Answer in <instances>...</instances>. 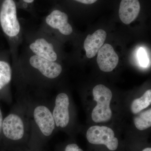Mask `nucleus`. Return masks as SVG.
Instances as JSON below:
<instances>
[{"label":"nucleus","mask_w":151,"mask_h":151,"mask_svg":"<svg viewBox=\"0 0 151 151\" xmlns=\"http://www.w3.org/2000/svg\"><path fill=\"white\" fill-rule=\"evenodd\" d=\"M92 94L97 102L92 112V120L97 123L110 121L112 116L110 106L113 97L111 90L103 84H98L93 88Z\"/></svg>","instance_id":"f257e3e1"},{"label":"nucleus","mask_w":151,"mask_h":151,"mask_svg":"<svg viewBox=\"0 0 151 151\" xmlns=\"http://www.w3.org/2000/svg\"><path fill=\"white\" fill-rule=\"evenodd\" d=\"M86 138L90 144L104 145L110 151H116L119 147V139L115 137L113 130L105 126L90 127L86 132Z\"/></svg>","instance_id":"f03ea898"},{"label":"nucleus","mask_w":151,"mask_h":151,"mask_svg":"<svg viewBox=\"0 0 151 151\" xmlns=\"http://www.w3.org/2000/svg\"><path fill=\"white\" fill-rule=\"evenodd\" d=\"M0 23L4 32L9 36H16L19 32L20 26L13 0H5L3 2L0 11Z\"/></svg>","instance_id":"7ed1b4c3"},{"label":"nucleus","mask_w":151,"mask_h":151,"mask_svg":"<svg viewBox=\"0 0 151 151\" xmlns=\"http://www.w3.org/2000/svg\"><path fill=\"white\" fill-rule=\"evenodd\" d=\"M2 131L5 137L9 140H21L24 135V125L21 118L16 114L9 115L3 121Z\"/></svg>","instance_id":"20e7f679"},{"label":"nucleus","mask_w":151,"mask_h":151,"mask_svg":"<svg viewBox=\"0 0 151 151\" xmlns=\"http://www.w3.org/2000/svg\"><path fill=\"white\" fill-rule=\"evenodd\" d=\"M97 64L100 70L105 72L113 71L119 62V57L113 46L106 43L97 52Z\"/></svg>","instance_id":"39448f33"},{"label":"nucleus","mask_w":151,"mask_h":151,"mask_svg":"<svg viewBox=\"0 0 151 151\" xmlns=\"http://www.w3.org/2000/svg\"><path fill=\"white\" fill-rule=\"evenodd\" d=\"M34 118L41 132L45 137L52 134L55 127V122L51 112L44 106L36 107L34 111Z\"/></svg>","instance_id":"423d86ee"},{"label":"nucleus","mask_w":151,"mask_h":151,"mask_svg":"<svg viewBox=\"0 0 151 151\" xmlns=\"http://www.w3.org/2000/svg\"><path fill=\"white\" fill-rule=\"evenodd\" d=\"M69 105V98L67 94L62 93L57 95L52 113L57 127L65 128L68 125L70 119Z\"/></svg>","instance_id":"0eeeda50"},{"label":"nucleus","mask_w":151,"mask_h":151,"mask_svg":"<svg viewBox=\"0 0 151 151\" xmlns=\"http://www.w3.org/2000/svg\"><path fill=\"white\" fill-rule=\"evenodd\" d=\"M29 63L33 67L37 69L47 78L53 79L59 76L62 72L61 65L36 55L30 58Z\"/></svg>","instance_id":"6e6552de"},{"label":"nucleus","mask_w":151,"mask_h":151,"mask_svg":"<svg viewBox=\"0 0 151 151\" xmlns=\"http://www.w3.org/2000/svg\"><path fill=\"white\" fill-rule=\"evenodd\" d=\"M45 21L48 25L59 30L63 35H70L73 32L72 27L68 22V16L61 11L58 10L52 11L47 17Z\"/></svg>","instance_id":"1a4fd4ad"},{"label":"nucleus","mask_w":151,"mask_h":151,"mask_svg":"<svg viewBox=\"0 0 151 151\" xmlns=\"http://www.w3.org/2000/svg\"><path fill=\"white\" fill-rule=\"evenodd\" d=\"M107 33L103 29H98L92 35H89L84 40V47L88 58L94 57L103 46Z\"/></svg>","instance_id":"9d476101"},{"label":"nucleus","mask_w":151,"mask_h":151,"mask_svg":"<svg viewBox=\"0 0 151 151\" xmlns=\"http://www.w3.org/2000/svg\"><path fill=\"white\" fill-rule=\"evenodd\" d=\"M140 11L139 0H122L119 7V18L125 24H130L137 17Z\"/></svg>","instance_id":"9b49d317"},{"label":"nucleus","mask_w":151,"mask_h":151,"mask_svg":"<svg viewBox=\"0 0 151 151\" xmlns=\"http://www.w3.org/2000/svg\"><path fill=\"white\" fill-rule=\"evenodd\" d=\"M29 47L37 56L53 62L57 59V55L54 51L53 45L45 39H38L30 45Z\"/></svg>","instance_id":"f8f14e48"},{"label":"nucleus","mask_w":151,"mask_h":151,"mask_svg":"<svg viewBox=\"0 0 151 151\" xmlns=\"http://www.w3.org/2000/svg\"><path fill=\"white\" fill-rule=\"evenodd\" d=\"M151 103V90L149 89L139 98H137L133 100L131 110L134 114H137L147 108L150 105Z\"/></svg>","instance_id":"ddd939ff"},{"label":"nucleus","mask_w":151,"mask_h":151,"mask_svg":"<svg viewBox=\"0 0 151 151\" xmlns=\"http://www.w3.org/2000/svg\"><path fill=\"white\" fill-rule=\"evenodd\" d=\"M136 128L140 131L148 129L151 126V109L144 111L134 119Z\"/></svg>","instance_id":"4468645a"},{"label":"nucleus","mask_w":151,"mask_h":151,"mask_svg":"<svg viewBox=\"0 0 151 151\" xmlns=\"http://www.w3.org/2000/svg\"><path fill=\"white\" fill-rule=\"evenodd\" d=\"M12 70L9 64L4 61H0V90L10 82Z\"/></svg>","instance_id":"2eb2a0df"},{"label":"nucleus","mask_w":151,"mask_h":151,"mask_svg":"<svg viewBox=\"0 0 151 151\" xmlns=\"http://www.w3.org/2000/svg\"><path fill=\"white\" fill-rule=\"evenodd\" d=\"M139 62L141 65L144 67H146L148 64L149 60L147 56L145 50L142 48L139 50L138 53Z\"/></svg>","instance_id":"dca6fc26"},{"label":"nucleus","mask_w":151,"mask_h":151,"mask_svg":"<svg viewBox=\"0 0 151 151\" xmlns=\"http://www.w3.org/2000/svg\"><path fill=\"white\" fill-rule=\"evenodd\" d=\"M63 151H84L75 143L69 144L66 145Z\"/></svg>","instance_id":"f3484780"},{"label":"nucleus","mask_w":151,"mask_h":151,"mask_svg":"<svg viewBox=\"0 0 151 151\" xmlns=\"http://www.w3.org/2000/svg\"><path fill=\"white\" fill-rule=\"evenodd\" d=\"M75 1L82 4H91L96 2L97 0H75Z\"/></svg>","instance_id":"a211bd4d"},{"label":"nucleus","mask_w":151,"mask_h":151,"mask_svg":"<svg viewBox=\"0 0 151 151\" xmlns=\"http://www.w3.org/2000/svg\"><path fill=\"white\" fill-rule=\"evenodd\" d=\"M3 122L2 114L1 111V109H0V134H1L2 130Z\"/></svg>","instance_id":"6ab92c4d"},{"label":"nucleus","mask_w":151,"mask_h":151,"mask_svg":"<svg viewBox=\"0 0 151 151\" xmlns=\"http://www.w3.org/2000/svg\"><path fill=\"white\" fill-rule=\"evenodd\" d=\"M142 151H151V147H146L143 149Z\"/></svg>","instance_id":"aec40b11"},{"label":"nucleus","mask_w":151,"mask_h":151,"mask_svg":"<svg viewBox=\"0 0 151 151\" xmlns=\"http://www.w3.org/2000/svg\"><path fill=\"white\" fill-rule=\"evenodd\" d=\"M23 1L26 3H32L34 0H23Z\"/></svg>","instance_id":"412c9836"}]
</instances>
